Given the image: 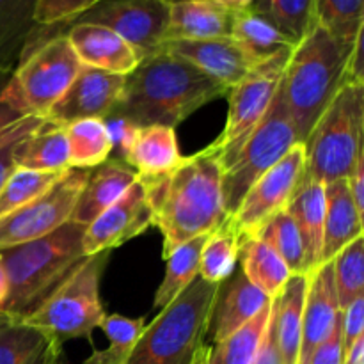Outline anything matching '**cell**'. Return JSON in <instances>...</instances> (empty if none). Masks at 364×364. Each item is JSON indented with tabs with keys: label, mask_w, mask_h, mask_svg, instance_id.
Returning <instances> with one entry per match:
<instances>
[{
	"label": "cell",
	"mask_w": 364,
	"mask_h": 364,
	"mask_svg": "<svg viewBox=\"0 0 364 364\" xmlns=\"http://www.w3.org/2000/svg\"><path fill=\"white\" fill-rule=\"evenodd\" d=\"M162 233V258L178 245L212 233L228 219L223 198V166L213 144L183 156L173 171L139 176Z\"/></svg>",
	"instance_id": "6da1fadb"
},
{
	"label": "cell",
	"mask_w": 364,
	"mask_h": 364,
	"mask_svg": "<svg viewBox=\"0 0 364 364\" xmlns=\"http://www.w3.org/2000/svg\"><path fill=\"white\" fill-rule=\"evenodd\" d=\"M228 89L181 57L160 48L141 60L127 77L121 103L112 114L135 127L164 124L176 128L201 107L215 102Z\"/></svg>",
	"instance_id": "7a4b0ae2"
},
{
	"label": "cell",
	"mask_w": 364,
	"mask_h": 364,
	"mask_svg": "<svg viewBox=\"0 0 364 364\" xmlns=\"http://www.w3.org/2000/svg\"><path fill=\"white\" fill-rule=\"evenodd\" d=\"M354 43L340 41L315 23L290 52L277 92L301 144L348 82Z\"/></svg>",
	"instance_id": "3957f363"
},
{
	"label": "cell",
	"mask_w": 364,
	"mask_h": 364,
	"mask_svg": "<svg viewBox=\"0 0 364 364\" xmlns=\"http://www.w3.org/2000/svg\"><path fill=\"white\" fill-rule=\"evenodd\" d=\"M84 233L85 226L68 220L38 240L0 251L9 281L0 311L25 318L39 308L87 258L82 245Z\"/></svg>",
	"instance_id": "277c9868"
},
{
	"label": "cell",
	"mask_w": 364,
	"mask_h": 364,
	"mask_svg": "<svg viewBox=\"0 0 364 364\" xmlns=\"http://www.w3.org/2000/svg\"><path fill=\"white\" fill-rule=\"evenodd\" d=\"M220 284V283H219ZM219 284L196 277L135 343L124 364H196L206 348Z\"/></svg>",
	"instance_id": "5b68a950"
},
{
	"label": "cell",
	"mask_w": 364,
	"mask_h": 364,
	"mask_svg": "<svg viewBox=\"0 0 364 364\" xmlns=\"http://www.w3.org/2000/svg\"><path fill=\"white\" fill-rule=\"evenodd\" d=\"M364 84L347 82L304 142V178L331 183L348 180L363 155Z\"/></svg>",
	"instance_id": "8992f818"
},
{
	"label": "cell",
	"mask_w": 364,
	"mask_h": 364,
	"mask_svg": "<svg viewBox=\"0 0 364 364\" xmlns=\"http://www.w3.org/2000/svg\"><path fill=\"white\" fill-rule=\"evenodd\" d=\"M80 66L66 36H48L21 55L0 91V100L23 116L46 119L50 109L75 80Z\"/></svg>",
	"instance_id": "52a82bcc"
},
{
	"label": "cell",
	"mask_w": 364,
	"mask_h": 364,
	"mask_svg": "<svg viewBox=\"0 0 364 364\" xmlns=\"http://www.w3.org/2000/svg\"><path fill=\"white\" fill-rule=\"evenodd\" d=\"M109 258L110 252L87 256L39 308L25 316V322L63 345L75 338L92 343V331L100 329L105 318L100 283Z\"/></svg>",
	"instance_id": "ba28073f"
},
{
	"label": "cell",
	"mask_w": 364,
	"mask_h": 364,
	"mask_svg": "<svg viewBox=\"0 0 364 364\" xmlns=\"http://www.w3.org/2000/svg\"><path fill=\"white\" fill-rule=\"evenodd\" d=\"M295 144H299L297 134L277 92L262 123L223 169V198L228 217L237 212L249 188Z\"/></svg>",
	"instance_id": "9c48e42d"
},
{
	"label": "cell",
	"mask_w": 364,
	"mask_h": 364,
	"mask_svg": "<svg viewBox=\"0 0 364 364\" xmlns=\"http://www.w3.org/2000/svg\"><path fill=\"white\" fill-rule=\"evenodd\" d=\"M291 50L259 63L247 77L228 91L230 107L226 127L217 141L212 142L219 151L223 169L233 160L272 105Z\"/></svg>",
	"instance_id": "30bf717a"
},
{
	"label": "cell",
	"mask_w": 364,
	"mask_h": 364,
	"mask_svg": "<svg viewBox=\"0 0 364 364\" xmlns=\"http://www.w3.org/2000/svg\"><path fill=\"white\" fill-rule=\"evenodd\" d=\"M91 169H68L46 194L0 219V251L38 240L70 220Z\"/></svg>",
	"instance_id": "8fae6325"
},
{
	"label": "cell",
	"mask_w": 364,
	"mask_h": 364,
	"mask_svg": "<svg viewBox=\"0 0 364 364\" xmlns=\"http://www.w3.org/2000/svg\"><path fill=\"white\" fill-rule=\"evenodd\" d=\"M169 9L171 0H100L73 23L110 28L146 57L166 43Z\"/></svg>",
	"instance_id": "7c38bea8"
},
{
	"label": "cell",
	"mask_w": 364,
	"mask_h": 364,
	"mask_svg": "<svg viewBox=\"0 0 364 364\" xmlns=\"http://www.w3.org/2000/svg\"><path fill=\"white\" fill-rule=\"evenodd\" d=\"M304 144L299 142L249 188L231 215L242 237H256L274 215L287 210L304 176Z\"/></svg>",
	"instance_id": "4fadbf2b"
},
{
	"label": "cell",
	"mask_w": 364,
	"mask_h": 364,
	"mask_svg": "<svg viewBox=\"0 0 364 364\" xmlns=\"http://www.w3.org/2000/svg\"><path fill=\"white\" fill-rule=\"evenodd\" d=\"M127 77L80 66L63 98L50 109L46 119L66 127L78 119H105L117 109Z\"/></svg>",
	"instance_id": "5bb4252c"
},
{
	"label": "cell",
	"mask_w": 364,
	"mask_h": 364,
	"mask_svg": "<svg viewBox=\"0 0 364 364\" xmlns=\"http://www.w3.org/2000/svg\"><path fill=\"white\" fill-rule=\"evenodd\" d=\"M149 226H153V210L144 185L137 178L116 203L85 228L82 240L85 256L110 252L144 233Z\"/></svg>",
	"instance_id": "9a60e30c"
},
{
	"label": "cell",
	"mask_w": 364,
	"mask_h": 364,
	"mask_svg": "<svg viewBox=\"0 0 364 364\" xmlns=\"http://www.w3.org/2000/svg\"><path fill=\"white\" fill-rule=\"evenodd\" d=\"M162 48L181 57L230 91L259 64L231 36L203 41H166Z\"/></svg>",
	"instance_id": "2e32d148"
},
{
	"label": "cell",
	"mask_w": 364,
	"mask_h": 364,
	"mask_svg": "<svg viewBox=\"0 0 364 364\" xmlns=\"http://www.w3.org/2000/svg\"><path fill=\"white\" fill-rule=\"evenodd\" d=\"M82 66L128 77L144 57L110 28L95 23H70L60 31Z\"/></svg>",
	"instance_id": "e0dca14e"
},
{
	"label": "cell",
	"mask_w": 364,
	"mask_h": 364,
	"mask_svg": "<svg viewBox=\"0 0 364 364\" xmlns=\"http://www.w3.org/2000/svg\"><path fill=\"white\" fill-rule=\"evenodd\" d=\"M341 309L334 287L333 259L308 274L304 309H302L301 350L297 364H309L313 352L333 331Z\"/></svg>",
	"instance_id": "ac0fdd59"
},
{
	"label": "cell",
	"mask_w": 364,
	"mask_h": 364,
	"mask_svg": "<svg viewBox=\"0 0 364 364\" xmlns=\"http://www.w3.org/2000/svg\"><path fill=\"white\" fill-rule=\"evenodd\" d=\"M270 299L252 287L240 269H235L228 279L219 284L215 304L210 316V338L212 343L226 340L233 333L251 322L263 308L270 304Z\"/></svg>",
	"instance_id": "d6986e66"
},
{
	"label": "cell",
	"mask_w": 364,
	"mask_h": 364,
	"mask_svg": "<svg viewBox=\"0 0 364 364\" xmlns=\"http://www.w3.org/2000/svg\"><path fill=\"white\" fill-rule=\"evenodd\" d=\"M139 174L123 160L109 159L91 169L87 181L71 212L70 223L87 228L98 215H102L112 203H116L132 185Z\"/></svg>",
	"instance_id": "ffe728a7"
},
{
	"label": "cell",
	"mask_w": 364,
	"mask_h": 364,
	"mask_svg": "<svg viewBox=\"0 0 364 364\" xmlns=\"http://www.w3.org/2000/svg\"><path fill=\"white\" fill-rule=\"evenodd\" d=\"M287 212L297 224L304 247V274L322 265L323 224H326V185L302 176Z\"/></svg>",
	"instance_id": "44dd1931"
},
{
	"label": "cell",
	"mask_w": 364,
	"mask_h": 364,
	"mask_svg": "<svg viewBox=\"0 0 364 364\" xmlns=\"http://www.w3.org/2000/svg\"><path fill=\"white\" fill-rule=\"evenodd\" d=\"M233 13L215 0H171L166 41H203L231 36Z\"/></svg>",
	"instance_id": "7402d4cb"
},
{
	"label": "cell",
	"mask_w": 364,
	"mask_h": 364,
	"mask_svg": "<svg viewBox=\"0 0 364 364\" xmlns=\"http://www.w3.org/2000/svg\"><path fill=\"white\" fill-rule=\"evenodd\" d=\"M306 291H308V276L291 274L279 295L272 299L270 318L274 323V334L283 364H297L299 361Z\"/></svg>",
	"instance_id": "603a6c76"
},
{
	"label": "cell",
	"mask_w": 364,
	"mask_h": 364,
	"mask_svg": "<svg viewBox=\"0 0 364 364\" xmlns=\"http://www.w3.org/2000/svg\"><path fill=\"white\" fill-rule=\"evenodd\" d=\"M363 237V215L355 208L348 192L347 180L326 183V224H323L322 262H331L334 256Z\"/></svg>",
	"instance_id": "cb8c5ba5"
},
{
	"label": "cell",
	"mask_w": 364,
	"mask_h": 364,
	"mask_svg": "<svg viewBox=\"0 0 364 364\" xmlns=\"http://www.w3.org/2000/svg\"><path fill=\"white\" fill-rule=\"evenodd\" d=\"M181 159L183 156L178 149L174 128L149 124L137 130L134 144L124 156V162L139 176H159L173 171L181 162Z\"/></svg>",
	"instance_id": "d4e9b609"
},
{
	"label": "cell",
	"mask_w": 364,
	"mask_h": 364,
	"mask_svg": "<svg viewBox=\"0 0 364 364\" xmlns=\"http://www.w3.org/2000/svg\"><path fill=\"white\" fill-rule=\"evenodd\" d=\"M14 166L43 173H63L70 169V149L66 130L45 119L39 128L25 135L14 153Z\"/></svg>",
	"instance_id": "484cf974"
},
{
	"label": "cell",
	"mask_w": 364,
	"mask_h": 364,
	"mask_svg": "<svg viewBox=\"0 0 364 364\" xmlns=\"http://www.w3.org/2000/svg\"><path fill=\"white\" fill-rule=\"evenodd\" d=\"M38 0H0V73H13L34 38Z\"/></svg>",
	"instance_id": "4316f807"
},
{
	"label": "cell",
	"mask_w": 364,
	"mask_h": 364,
	"mask_svg": "<svg viewBox=\"0 0 364 364\" xmlns=\"http://www.w3.org/2000/svg\"><path fill=\"white\" fill-rule=\"evenodd\" d=\"M238 262L245 279L272 301L279 295L291 272L272 247L258 237H242Z\"/></svg>",
	"instance_id": "83f0119b"
},
{
	"label": "cell",
	"mask_w": 364,
	"mask_h": 364,
	"mask_svg": "<svg viewBox=\"0 0 364 364\" xmlns=\"http://www.w3.org/2000/svg\"><path fill=\"white\" fill-rule=\"evenodd\" d=\"M231 38L259 63L277 53L288 52L295 46L294 41H290L283 32L277 31L269 20L255 13L251 7L240 13H233Z\"/></svg>",
	"instance_id": "f1b7e54d"
},
{
	"label": "cell",
	"mask_w": 364,
	"mask_h": 364,
	"mask_svg": "<svg viewBox=\"0 0 364 364\" xmlns=\"http://www.w3.org/2000/svg\"><path fill=\"white\" fill-rule=\"evenodd\" d=\"M272 302L251 322L219 343H208L196 364H252L270 320Z\"/></svg>",
	"instance_id": "f546056e"
},
{
	"label": "cell",
	"mask_w": 364,
	"mask_h": 364,
	"mask_svg": "<svg viewBox=\"0 0 364 364\" xmlns=\"http://www.w3.org/2000/svg\"><path fill=\"white\" fill-rule=\"evenodd\" d=\"M206 237L208 235L192 238V240L178 245L173 252L164 258V262L167 263L166 276L155 294V301H153L155 309H164L166 306H169L199 276V259H201Z\"/></svg>",
	"instance_id": "4dcf8cb0"
},
{
	"label": "cell",
	"mask_w": 364,
	"mask_h": 364,
	"mask_svg": "<svg viewBox=\"0 0 364 364\" xmlns=\"http://www.w3.org/2000/svg\"><path fill=\"white\" fill-rule=\"evenodd\" d=\"M242 235L228 217L219 228L208 233L199 259V277L213 284L223 283L237 269Z\"/></svg>",
	"instance_id": "1f68e13d"
},
{
	"label": "cell",
	"mask_w": 364,
	"mask_h": 364,
	"mask_svg": "<svg viewBox=\"0 0 364 364\" xmlns=\"http://www.w3.org/2000/svg\"><path fill=\"white\" fill-rule=\"evenodd\" d=\"M70 149V169H95L110 159L109 135L103 119H78L64 127Z\"/></svg>",
	"instance_id": "d6a6232c"
},
{
	"label": "cell",
	"mask_w": 364,
	"mask_h": 364,
	"mask_svg": "<svg viewBox=\"0 0 364 364\" xmlns=\"http://www.w3.org/2000/svg\"><path fill=\"white\" fill-rule=\"evenodd\" d=\"M251 9L297 45L313 28L315 0H252Z\"/></svg>",
	"instance_id": "836d02e7"
},
{
	"label": "cell",
	"mask_w": 364,
	"mask_h": 364,
	"mask_svg": "<svg viewBox=\"0 0 364 364\" xmlns=\"http://www.w3.org/2000/svg\"><path fill=\"white\" fill-rule=\"evenodd\" d=\"M64 173L66 171L43 173V171L14 167L13 173L0 187V219L46 194L63 178Z\"/></svg>",
	"instance_id": "e575fe53"
},
{
	"label": "cell",
	"mask_w": 364,
	"mask_h": 364,
	"mask_svg": "<svg viewBox=\"0 0 364 364\" xmlns=\"http://www.w3.org/2000/svg\"><path fill=\"white\" fill-rule=\"evenodd\" d=\"M100 329L109 338V347L105 350H92L84 364H124L141 334L144 333L146 318L105 315Z\"/></svg>",
	"instance_id": "d590c367"
},
{
	"label": "cell",
	"mask_w": 364,
	"mask_h": 364,
	"mask_svg": "<svg viewBox=\"0 0 364 364\" xmlns=\"http://www.w3.org/2000/svg\"><path fill=\"white\" fill-rule=\"evenodd\" d=\"M48 338L20 316L0 311V364H27Z\"/></svg>",
	"instance_id": "8d00e7d4"
},
{
	"label": "cell",
	"mask_w": 364,
	"mask_h": 364,
	"mask_svg": "<svg viewBox=\"0 0 364 364\" xmlns=\"http://www.w3.org/2000/svg\"><path fill=\"white\" fill-rule=\"evenodd\" d=\"M315 21L352 45L364 31V0H315Z\"/></svg>",
	"instance_id": "74e56055"
},
{
	"label": "cell",
	"mask_w": 364,
	"mask_h": 364,
	"mask_svg": "<svg viewBox=\"0 0 364 364\" xmlns=\"http://www.w3.org/2000/svg\"><path fill=\"white\" fill-rule=\"evenodd\" d=\"M338 304L343 311L350 302L364 295V238L345 245L333 259Z\"/></svg>",
	"instance_id": "f35d334b"
},
{
	"label": "cell",
	"mask_w": 364,
	"mask_h": 364,
	"mask_svg": "<svg viewBox=\"0 0 364 364\" xmlns=\"http://www.w3.org/2000/svg\"><path fill=\"white\" fill-rule=\"evenodd\" d=\"M256 237L281 256L291 274H304V247L301 233L287 210L274 215Z\"/></svg>",
	"instance_id": "ab89813d"
},
{
	"label": "cell",
	"mask_w": 364,
	"mask_h": 364,
	"mask_svg": "<svg viewBox=\"0 0 364 364\" xmlns=\"http://www.w3.org/2000/svg\"><path fill=\"white\" fill-rule=\"evenodd\" d=\"M100 0H38L36 23L39 31L36 39L43 41L48 36L60 34L64 27L73 23L80 14L91 9Z\"/></svg>",
	"instance_id": "60d3db41"
},
{
	"label": "cell",
	"mask_w": 364,
	"mask_h": 364,
	"mask_svg": "<svg viewBox=\"0 0 364 364\" xmlns=\"http://www.w3.org/2000/svg\"><path fill=\"white\" fill-rule=\"evenodd\" d=\"M43 117H34L27 116L21 121H18L13 128L7 130V134L0 139V187L4 185V181L7 180L14 166V153H16L18 144H20L21 139L25 135H28L31 132H34L36 128H39L43 124Z\"/></svg>",
	"instance_id": "b9f144b4"
},
{
	"label": "cell",
	"mask_w": 364,
	"mask_h": 364,
	"mask_svg": "<svg viewBox=\"0 0 364 364\" xmlns=\"http://www.w3.org/2000/svg\"><path fill=\"white\" fill-rule=\"evenodd\" d=\"M103 124H105L107 135H109L110 146H112L110 159L123 160L124 162V156L128 155L132 144H134L139 127H135L130 119L119 116V114H110V116H107L103 119Z\"/></svg>",
	"instance_id": "7bdbcfd3"
},
{
	"label": "cell",
	"mask_w": 364,
	"mask_h": 364,
	"mask_svg": "<svg viewBox=\"0 0 364 364\" xmlns=\"http://www.w3.org/2000/svg\"><path fill=\"white\" fill-rule=\"evenodd\" d=\"M309 364H343V329H341V313L334 323L329 336L316 347Z\"/></svg>",
	"instance_id": "ee69618b"
},
{
	"label": "cell",
	"mask_w": 364,
	"mask_h": 364,
	"mask_svg": "<svg viewBox=\"0 0 364 364\" xmlns=\"http://www.w3.org/2000/svg\"><path fill=\"white\" fill-rule=\"evenodd\" d=\"M341 329H343V352L358 338L364 336V295L355 299L341 311Z\"/></svg>",
	"instance_id": "f6af8a7d"
},
{
	"label": "cell",
	"mask_w": 364,
	"mask_h": 364,
	"mask_svg": "<svg viewBox=\"0 0 364 364\" xmlns=\"http://www.w3.org/2000/svg\"><path fill=\"white\" fill-rule=\"evenodd\" d=\"M272 313V309H270ZM252 364H283L281 363L279 348L276 343V334H274V323L272 318L269 320V326H267L265 333H263L262 343H259L258 352H256V358Z\"/></svg>",
	"instance_id": "bcb514c9"
},
{
	"label": "cell",
	"mask_w": 364,
	"mask_h": 364,
	"mask_svg": "<svg viewBox=\"0 0 364 364\" xmlns=\"http://www.w3.org/2000/svg\"><path fill=\"white\" fill-rule=\"evenodd\" d=\"M27 364H64L63 343L48 338V341L32 355Z\"/></svg>",
	"instance_id": "7dc6e473"
},
{
	"label": "cell",
	"mask_w": 364,
	"mask_h": 364,
	"mask_svg": "<svg viewBox=\"0 0 364 364\" xmlns=\"http://www.w3.org/2000/svg\"><path fill=\"white\" fill-rule=\"evenodd\" d=\"M348 192L352 196V201H354L358 212L364 213V159H361L355 166L354 173L350 174V178L347 180Z\"/></svg>",
	"instance_id": "c3c4849f"
},
{
	"label": "cell",
	"mask_w": 364,
	"mask_h": 364,
	"mask_svg": "<svg viewBox=\"0 0 364 364\" xmlns=\"http://www.w3.org/2000/svg\"><path fill=\"white\" fill-rule=\"evenodd\" d=\"M9 75L11 73H0V91H2L4 84L7 82ZM23 117H27V116L16 112V110L11 109L7 103H4L2 100H0V139L7 134V130H9V128H13L14 124H16L18 121L23 119Z\"/></svg>",
	"instance_id": "681fc988"
},
{
	"label": "cell",
	"mask_w": 364,
	"mask_h": 364,
	"mask_svg": "<svg viewBox=\"0 0 364 364\" xmlns=\"http://www.w3.org/2000/svg\"><path fill=\"white\" fill-rule=\"evenodd\" d=\"M343 364H364V336L358 338L343 352Z\"/></svg>",
	"instance_id": "f907efd6"
},
{
	"label": "cell",
	"mask_w": 364,
	"mask_h": 364,
	"mask_svg": "<svg viewBox=\"0 0 364 364\" xmlns=\"http://www.w3.org/2000/svg\"><path fill=\"white\" fill-rule=\"evenodd\" d=\"M215 2H219L220 6H224L231 13H240V11H245L251 7L252 0H215Z\"/></svg>",
	"instance_id": "816d5d0a"
},
{
	"label": "cell",
	"mask_w": 364,
	"mask_h": 364,
	"mask_svg": "<svg viewBox=\"0 0 364 364\" xmlns=\"http://www.w3.org/2000/svg\"><path fill=\"white\" fill-rule=\"evenodd\" d=\"M7 294H9V281H7V274H6V267H4L2 256H0V308L6 302Z\"/></svg>",
	"instance_id": "f5cc1de1"
}]
</instances>
